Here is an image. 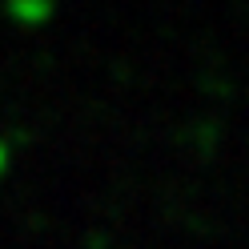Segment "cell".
<instances>
[{
    "instance_id": "7a4b0ae2",
    "label": "cell",
    "mask_w": 249,
    "mask_h": 249,
    "mask_svg": "<svg viewBox=\"0 0 249 249\" xmlns=\"http://www.w3.org/2000/svg\"><path fill=\"white\" fill-rule=\"evenodd\" d=\"M8 165V149H4V141H0V169Z\"/></svg>"
},
{
    "instance_id": "6da1fadb",
    "label": "cell",
    "mask_w": 249,
    "mask_h": 249,
    "mask_svg": "<svg viewBox=\"0 0 249 249\" xmlns=\"http://www.w3.org/2000/svg\"><path fill=\"white\" fill-rule=\"evenodd\" d=\"M49 4H24V0H17V4H12V17H20V20H44L49 17Z\"/></svg>"
}]
</instances>
